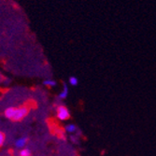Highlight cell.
<instances>
[{"mask_svg":"<svg viewBox=\"0 0 156 156\" xmlns=\"http://www.w3.org/2000/svg\"><path fill=\"white\" fill-rule=\"evenodd\" d=\"M44 85H46V86L48 87H54L55 85H56V82L52 80H46L44 82H43Z\"/></svg>","mask_w":156,"mask_h":156,"instance_id":"8","label":"cell"},{"mask_svg":"<svg viewBox=\"0 0 156 156\" xmlns=\"http://www.w3.org/2000/svg\"><path fill=\"white\" fill-rule=\"evenodd\" d=\"M5 139H6V137H5V135H4V133L0 131V148H1V147L4 145Z\"/></svg>","mask_w":156,"mask_h":156,"instance_id":"9","label":"cell"},{"mask_svg":"<svg viewBox=\"0 0 156 156\" xmlns=\"http://www.w3.org/2000/svg\"><path fill=\"white\" fill-rule=\"evenodd\" d=\"M67 94H68V89H67V86L66 85H64V89L63 91L59 94V98L61 99H65L67 97Z\"/></svg>","mask_w":156,"mask_h":156,"instance_id":"4","label":"cell"},{"mask_svg":"<svg viewBox=\"0 0 156 156\" xmlns=\"http://www.w3.org/2000/svg\"><path fill=\"white\" fill-rule=\"evenodd\" d=\"M56 114H57V118L61 121H66V120L69 119V117H70L69 110L65 106H59L57 108V112H56Z\"/></svg>","mask_w":156,"mask_h":156,"instance_id":"2","label":"cell"},{"mask_svg":"<svg viewBox=\"0 0 156 156\" xmlns=\"http://www.w3.org/2000/svg\"><path fill=\"white\" fill-rule=\"evenodd\" d=\"M27 113H28V108L25 107H20V108L10 107L6 108L5 116L12 121H21L27 115Z\"/></svg>","mask_w":156,"mask_h":156,"instance_id":"1","label":"cell"},{"mask_svg":"<svg viewBox=\"0 0 156 156\" xmlns=\"http://www.w3.org/2000/svg\"><path fill=\"white\" fill-rule=\"evenodd\" d=\"M27 137L26 136H23V137H20V138H18L17 140H16V142H15V146H16V148H18V149H23L24 148V146L26 145V143H27Z\"/></svg>","mask_w":156,"mask_h":156,"instance_id":"3","label":"cell"},{"mask_svg":"<svg viewBox=\"0 0 156 156\" xmlns=\"http://www.w3.org/2000/svg\"><path fill=\"white\" fill-rule=\"evenodd\" d=\"M66 130L68 133H74V132H76V130H77V127H76L74 124H68V125H66Z\"/></svg>","mask_w":156,"mask_h":156,"instance_id":"6","label":"cell"},{"mask_svg":"<svg viewBox=\"0 0 156 156\" xmlns=\"http://www.w3.org/2000/svg\"><path fill=\"white\" fill-rule=\"evenodd\" d=\"M31 155V151L29 149H22L19 152V156H30Z\"/></svg>","mask_w":156,"mask_h":156,"instance_id":"5","label":"cell"},{"mask_svg":"<svg viewBox=\"0 0 156 156\" xmlns=\"http://www.w3.org/2000/svg\"><path fill=\"white\" fill-rule=\"evenodd\" d=\"M68 81H69V84L72 85V86H77L79 83V80L76 77H70Z\"/></svg>","mask_w":156,"mask_h":156,"instance_id":"7","label":"cell"}]
</instances>
